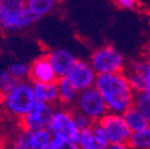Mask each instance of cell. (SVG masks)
I'll return each mask as SVG.
<instances>
[{"instance_id": "17", "label": "cell", "mask_w": 150, "mask_h": 149, "mask_svg": "<svg viewBox=\"0 0 150 149\" xmlns=\"http://www.w3.org/2000/svg\"><path fill=\"white\" fill-rule=\"evenodd\" d=\"M25 6L38 18H43L55 10L60 0H24Z\"/></svg>"}, {"instance_id": "5", "label": "cell", "mask_w": 150, "mask_h": 149, "mask_svg": "<svg viewBox=\"0 0 150 149\" xmlns=\"http://www.w3.org/2000/svg\"><path fill=\"white\" fill-rule=\"evenodd\" d=\"M73 110L83 114L92 122L100 121L108 112L101 93L96 86H92L79 93L78 99L73 106Z\"/></svg>"}, {"instance_id": "13", "label": "cell", "mask_w": 150, "mask_h": 149, "mask_svg": "<svg viewBox=\"0 0 150 149\" xmlns=\"http://www.w3.org/2000/svg\"><path fill=\"white\" fill-rule=\"evenodd\" d=\"M31 82H54L57 81L56 73L52 69L47 55L37 57L30 65V77Z\"/></svg>"}, {"instance_id": "11", "label": "cell", "mask_w": 150, "mask_h": 149, "mask_svg": "<svg viewBox=\"0 0 150 149\" xmlns=\"http://www.w3.org/2000/svg\"><path fill=\"white\" fill-rule=\"evenodd\" d=\"M54 109L55 106L51 104L36 100L29 112L22 119H19L21 128L24 130H37L47 128L54 112Z\"/></svg>"}, {"instance_id": "18", "label": "cell", "mask_w": 150, "mask_h": 149, "mask_svg": "<svg viewBox=\"0 0 150 149\" xmlns=\"http://www.w3.org/2000/svg\"><path fill=\"white\" fill-rule=\"evenodd\" d=\"M129 148L150 149V124L137 131H132L129 140Z\"/></svg>"}, {"instance_id": "24", "label": "cell", "mask_w": 150, "mask_h": 149, "mask_svg": "<svg viewBox=\"0 0 150 149\" xmlns=\"http://www.w3.org/2000/svg\"><path fill=\"white\" fill-rule=\"evenodd\" d=\"M75 145L69 138L61 135H51V142L49 149H76Z\"/></svg>"}, {"instance_id": "19", "label": "cell", "mask_w": 150, "mask_h": 149, "mask_svg": "<svg viewBox=\"0 0 150 149\" xmlns=\"http://www.w3.org/2000/svg\"><path fill=\"white\" fill-rule=\"evenodd\" d=\"M92 131H93V136H94V141L97 144V149H106L110 148V140L108 136L105 131V129L103 128V125L98 122H93L92 124Z\"/></svg>"}, {"instance_id": "14", "label": "cell", "mask_w": 150, "mask_h": 149, "mask_svg": "<svg viewBox=\"0 0 150 149\" xmlns=\"http://www.w3.org/2000/svg\"><path fill=\"white\" fill-rule=\"evenodd\" d=\"M33 93L37 101L51 105L59 104V88L57 82H32Z\"/></svg>"}, {"instance_id": "9", "label": "cell", "mask_w": 150, "mask_h": 149, "mask_svg": "<svg viewBox=\"0 0 150 149\" xmlns=\"http://www.w3.org/2000/svg\"><path fill=\"white\" fill-rule=\"evenodd\" d=\"M51 134L47 128L37 130H24L17 134L12 141V147L17 149H49Z\"/></svg>"}, {"instance_id": "3", "label": "cell", "mask_w": 150, "mask_h": 149, "mask_svg": "<svg viewBox=\"0 0 150 149\" xmlns=\"http://www.w3.org/2000/svg\"><path fill=\"white\" fill-rule=\"evenodd\" d=\"M97 74L124 72L126 60L124 55L112 44L101 45L92 51L89 60Z\"/></svg>"}, {"instance_id": "20", "label": "cell", "mask_w": 150, "mask_h": 149, "mask_svg": "<svg viewBox=\"0 0 150 149\" xmlns=\"http://www.w3.org/2000/svg\"><path fill=\"white\" fill-rule=\"evenodd\" d=\"M134 105L143 114L146 121L150 123V92H138L136 93Z\"/></svg>"}, {"instance_id": "1", "label": "cell", "mask_w": 150, "mask_h": 149, "mask_svg": "<svg viewBox=\"0 0 150 149\" xmlns=\"http://www.w3.org/2000/svg\"><path fill=\"white\" fill-rule=\"evenodd\" d=\"M94 86L101 93L108 112L123 114L134 105L136 92L124 72L97 74Z\"/></svg>"}, {"instance_id": "12", "label": "cell", "mask_w": 150, "mask_h": 149, "mask_svg": "<svg viewBox=\"0 0 150 149\" xmlns=\"http://www.w3.org/2000/svg\"><path fill=\"white\" fill-rule=\"evenodd\" d=\"M45 55H47L52 69L55 70L57 79L66 77L69 69L71 68V66L78 60L76 56H75L70 50L64 49V48H55V49L48 51Z\"/></svg>"}, {"instance_id": "6", "label": "cell", "mask_w": 150, "mask_h": 149, "mask_svg": "<svg viewBox=\"0 0 150 149\" xmlns=\"http://www.w3.org/2000/svg\"><path fill=\"white\" fill-rule=\"evenodd\" d=\"M99 123L103 125L110 140V148L112 149H125L129 148V140L131 130L127 126L122 114L107 112Z\"/></svg>"}, {"instance_id": "23", "label": "cell", "mask_w": 150, "mask_h": 149, "mask_svg": "<svg viewBox=\"0 0 150 149\" xmlns=\"http://www.w3.org/2000/svg\"><path fill=\"white\" fill-rule=\"evenodd\" d=\"M7 69L18 80H28L30 77V65L25 62H13Z\"/></svg>"}, {"instance_id": "4", "label": "cell", "mask_w": 150, "mask_h": 149, "mask_svg": "<svg viewBox=\"0 0 150 149\" xmlns=\"http://www.w3.org/2000/svg\"><path fill=\"white\" fill-rule=\"evenodd\" d=\"M47 129L51 135L64 136L78 147L80 130L74 122V111L71 109L62 105L55 107Z\"/></svg>"}, {"instance_id": "25", "label": "cell", "mask_w": 150, "mask_h": 149, "mask_svg": "<svg viewBox=\"0 0 150 149\" xmlns=\"http://www.w3.org/2000/svg\"><path fill=\"white\" fill-rule=\"evenodd\" d=\"M24 0H0V19L11 10L24 6Z\"/></svg>"}, {"instance_id": "2", "label": "cell", "mask_w": 150, "mask_h": 149, "mask_svg": "<svg viewBox=\"0 0 150 149\" xmlns=\"http://www.w3.org/2000/svg\"><path fill=\"white\" fill-rule=\"evenodd\" d=\"M36 103L32 82L21 80L13 88L0 94V105L13 118L22 119Z\"/></svg>"}, {"instance_id": "22", "label": "cell", "mask_w": 150, "mask_h": 149, "mask_svg": "<svg viewBox=\"0 0 150 149\" xmlns=\"http://www.w3.org/2000/svg\"><path fill=\"white\" fill-rule=\"evenodd\" d=\"M19 81L8 69L0 70V94L13 88Z\"/></svg>"}, {"instance_id": "7", "label": "cell", "mask_w": 150, "mask_h": 149, "mask_svg": "<svg viewBox=\"0 0 150 149\" xmlns=\"http://www.w3.org/2000/svg\"><path fill=\"white\" fill-rule=\"evenodd\" d=\"M124 73L135 89L138 92H150V59L146 56L136 59L126 65Z\"/></svg>"}, {"instance_id": "26", "label": "cell", "mask_w": 150, "mask_h": 149, "mask_svg": "<svg viewBox=\"0 0 150 149\" xmlns=\"http://www.w3.org/2000/svg\"><path fill=\"white\" fill-rule=\"evenodd\" d=\"M73 111H74V122L76 124V126L79 128L80 131L86 128H89L93 124V122L87 116H85L83 114L78 112V111H75V110H73Z\"/></svg>"}, {"instance_id": "27", "label": "cell", "mask_w": 150, "mask_h": 149, "mask_svg": "<svg viewBox=\"0 0 150 149\" xmlns=\"http://www.w3.org/2000/svg\"><path fill=\"white\" fill-rule=\"evenodd\" d=\"M113 4L122 10H127V11H135L139 7V1L138 0H112Z\"/></svg>"}, {"instance_id": "15", "label": "cell", "mask_w": 150, "mask_h": 149, "mask_svg": "<svg viewBox=\"0 0 150 149\" xmlns=\"http://www.w3.org/2000/svg\"><path fill=\"white\" fill-rule=\"evenodd\" d=\"M56 82L59 88V104L62 106L73 107L80 92L71 85V82L66 77L59 78Z\"/></svg>"}, {"instance_id": "10", "label": "cell", "mask_w": 150, "mask_h": 149, "mask_svg": "<svg viewBox=\"0 0 150 149\" xmlns=\"http://www.w3.org/2000/svg\"><path fill=\"white\" fill-rule=\"evenodd\" d=\"M66 78L79 92H81L83 89L94 86L97 72L92 67L89 61L76 60L69 69V72L67 73Z\"/></svg>"}, {"instance_id": "8", "label": "cell", "mask_w": 150, "mask_h": 149, "mask_svg": "<svg viewBox=\"0 0 150 149\" xmlns=\"http://www.w3.org/2000/svg\"><path fill=\"white\" fill-rule=\"evenodd\" d=\"M40 21L25 5L8 11L0 19V30L5 32H21Z\"/></svg>"}, {"instance_id": "21", "label": "cell", "mask_w": 150, "mask_h": 149, "mask_svg": "<svg viewBox=\"0 0 150 149\" xmlns=\"http://www.w3.org/2000/svg\"><path fill=\"white\" fill-rule=\"evenodd\" d=\"M91 126L80 131L78 148H80V149H97V144H96L94 136H93V131H92Z\"/></svg>"}, {"instance_id": "16", "label": "cell", "mask_w": 150, "mask_h": 149, "mask_svg": "<svg viewBox=\"0 0 150 149\" xmlns=\"http://www.w3.org/2000/svg\"><path fill=\"white\" fill-rule=\"evenodd\" d=\"M127 126L130 128L131 131H137V130H141L145 126H148L150 123L146 121V118L143 116V114L135 106H130L129 109H126L124 112L122 114Z\"/></svg>"}, {"instance_id": "28", "label": "cell", "mask_w": 150, "mask_h": 149, "mask_svg": "<svg viewBox=\"0 0 150 149\" xmlns=\"http://www.w3.org/2000/svg\"><path fill=\"white\" fill-rule=\"evenodd\" d=\"M143 55L150 59V41H149L148 44L145 45V48H144V50H143Z\"/></svg>"}]
</instances>
